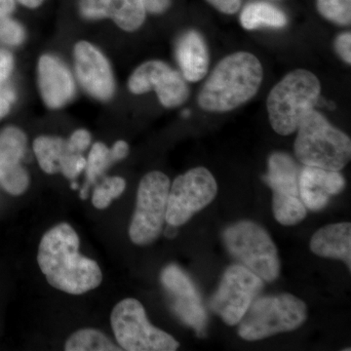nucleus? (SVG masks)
I'll list each match as a JSON object with an SVG mask.
<instances>
[{
	"mask_svg": "<svg viewBox=\"0 0 351 351\" xmlns=\"http://www.w3.org/2000/svg\"><path fill=\"white\" fill-rule=\"evenodd\" d=\"M78 250L80 237L68 223L53 226L39 243V269L52 287L69 295L85 294L103 281L98 263Z\"/></svg>",
	"mask_w": 351,
	"mask_h": 351,
	"instance_id": "obj_1",
	"label": "nucleus"
},
{
	"mask_svg": "<svg viewBox=\"0 0 351 351\" xmlns=\"http://www.w3.org/2000/svg\"><path fill=\"white\" fill-rule=\"evenodd\" d=\"M287 16L280 9L267 2H253L240 14V23L247 31L261 27L280 29L287 25Z\"/></svg>",
	"mask_w": 351,
	"mask_h": 351,
	"instance_id": "obj_21",
	"label": "nucleus"
},
{
	"mask_svg": "<svg viewBox=\"0 0 351 351\" xmlns=\"http://www.w3.org/2000/svg\"><path fill=\"white\" fill-rule=\"evenodd\" d=\"M66 351H119L110 339L96 329H82L73 332L64 345Z\"/></svg>",
	"mask_w": 351,
	"mask_h": 351,
	"instance_id": "obj_23",
	"label": "nucleus"
},
{
	"mask_svg": "<svg viewBox=\"0 0 351 351\" xmlns=\"http://www.w3.org/2000/svg\"><path fill=\"white\" fill-rule=\"evenodd\" d=\"M170 180L160 171H152L141 180L129 237L134 244L145 246L156 241L163 230L167 212Z\"/></svg>",
	"mask_w": 351,
	"mask_h": 351,
	"instance_id": "obj_8",
	"label": "nucleus"
},
{
	"mask_svg": "<svg viewBox=\"0 0 351 351\" xmlns=\"http://www.w3.org/2000/svg\"><path fill=\"white\" fill-rule=\"evenodd\" d=\"M147 12L143 0H112L110 19L122 31L133 32L144 25Z\"/></svg>",
	"mask_w": 351,
	"mask_h": 351,
	"instance_id": "obj_22",
	"label": "nucleus"
},
{
	"mask_svg": "<svg viewBox=\"0 0 351 351\" xmlns=\"http://www.w3.org/2000/svg\"><path fill=\"white\" fill-rule=\"evenodd\" d=\"M335 49L346 64H351V34L350 32L339 34L335 40Z\"/></svg>",
	"mask_w": 351,
	"mask_h": 351,
	"instance_id": "obj_31",
	"label": "nucleus"
},
{
	"mask_svg": "<svg viewBox=\"0 0 351 351\" xmlns=\"http://www.w3.org/2000/svg\"><path fill=\"white\" fill-rule=\"evenodd\" d=\"M214 8L226 15H233L239 12L242 0H206Z\"/></svg>",
	"mask_w": 351,
	"mask_h": 351,
	"instance_id": "obj_32",
	"label": "nucleus"
},
{
	"mask_svg": "<svg viewBox=\"0 0 351 351\" xmlns=\"http://www.w3.org/2000/svg\"><path fill=\"white\" fill-rule=\"evenodd\" d=\"M112 0H80L78 11L83 19L100 21L110 18Z\"/></svg>",
	"mask_w": 351,
	"mask_h": 351,
	"instance_id": "obj_28",
	"label": "nucleus"
},
{
	"mask_svg": "<svg viewBox=\"0 0 351 351\" xmlns=\"http://www.w3.org/2000/svg\"><path fill=\"white\" fill-rule=\"evenodd\" d=\"M189 114H191V112H189V110H184V112H182V117H189Z\"/></svg>",
	"mask_w": 351,
	"mask_h": 351,
	"instance_id": "obj_40",
	"label": "nucleus"
},
{
	"mask_svg": "<svg viewBox=\"0 0 351 351\" xmlns=\"http://www.w3.org/2000/svg\"><path fill=\"white\" fill-rule=\"evenodd\" d=\"M14 69L12 54L8 51L0 50V84L8 80Z\"/></svg>",
	"mask_w": 351,
	"mask_h": 351,
	"instance_id": "obj_33",
	"label": "nucleus"
},
{
	"mask_svg": "<svg viewBox=\"0 0 351 351\" xmlns=\"http://www.w3.org/2000/svg\"><path fill=\"white\" fill-rule=\"evenodd\" d=\"M126 189V181L123 178L115 176L108 177L95 189L92 203L96 209H107L115 198H119Z\"/></svg>",
	"mask_w": 351,
	"mask_h": 351,
	"instance_id": "obj_26",
	"label": "nucleus"
},
{
	"mask_svg": "<svg viewBox=\"0 0 351 351\" xmlns=\"http://www.w3.org/2000/svg\"><path fill=\"white\" fill-rule=\"evenodd\" d=\"M19 2L21 5L27 7L29 9H36L43 5L45 0H15Z\"/></svg>",
	"mask_w": 351,
	"mask_h": 351,
	"instance_id": "obj_38",
	"label": "nucleus"
},
{
	"mask_svg": "<svg viewBox=\"0 0 351 351\" xmlns=\"http://www.w3.org/2000/svg\"><path fill=\"white\" fill-rule=\"evenodd\" d=\"M175 53L184 80L198 82L207 75L209 53L199 32L193 29L184 32L176 43Z\"/></svg>",
	"mask_w": 351,
	"mask_h": 351,
	"instance_id": "obj_17",
	"label": "nucleus"
},
{
	"mask_svg": "<svg viewBox=\"0 0 351 351\" xmlns=\"http://www.w3.org/2000/svg\"><path fill=\"white\" fill-rule=\"evenodd\" d=\"M147 12L152 14H163L170 8L171 0H143Z\"/></svg>",
	"mask_w": 351,
	"mask_h": 351,
	"instance_id": "obj_34",
	"label": "nucleus"
},
{
	"mask_svg": "<svg viewBox=\"0 0 351 351\" xmlns=\"http://www.w3.org/2000/svg\"><path fill=\"white\" fill-rule=\"evenodd\" d=\"M160 280L176 315L184 324L193 328L198 337L204 336L206 311L191 279L178 265H169L161 272Z\"/></svg>",
	"mask_w": 351,
	"mask_h": 351,
	"instance_id": "obj_13",
	"label": "nucleus"
},
{
	"mask_svg": "<svg viewBox=\"0 0 351 351\" xmlns=\"http://www.w3.org/2000/svg\"><path fill=\"white\" fill-rule=\"evenodd\" d=\"M272 210L274 218L283 226H294L306 217V207L300 196L274 193Z\"/></svg>",
	"mask_w": 351,
	"mask_h": 351,
	"instance_id": "obj_24",
	"label": "nucleus"
},
{
	"mask_svg": "<svg viewBox=\"0 0 351 351\" xmlns=\"http://www.w3.org/2000/svg\"><path fill=\"white\" fill-rule=\"evenodd\" d=\"M223 240L233 257L261 279L272 282L278 278V252L262 226L253 221H239L226 228Z\"/></svg>",
	"mask_w": 351,
	"mask_h": 351,
	"instance_id": "obj_6",
	"label": "nucleus"
},
{
	"mask_svg": "<svg viewBox=\"0 0 351 351\" xmlns=\"http://www.w3.org/2000/svg\"><path fill=\"white\" fill-rule=\"evenodd\" d=\"M115 339L123 350L174 351L179 343L168 332L152 326L138 300H122L110 314Z\"/></svg>",
	"mask_w": 351,
	"mask_h": 351,
	"instance_id": "obj_7",
	"label": "nucleus"
},
{
	"mask_svg": "<svg viewBox=\"0 0 351 351\" xmlns=\"http://www.w3.org/2000/svg\"><path fill=\"white\" fill-rule=\"evenodd\" d=\"M38 85L44 105L50 110H60L75 97V77L61 59L51 54L39 57Z\"/></svg>",
	"mask_w": 351,
	"mask_h": 351,
	"instance_id": "obj_15",
	"label": "nucleus"
},
{
	"mask_svg": "<svg viewBox=\"0 0 351 351\" xmlns=\"http://www.w3.org/2000/svg\"><path fill=\"white\" fill-rule=\"evenodd\" d=\"M77 188H78V186H77V184H75V182H73V184H71V189H75Z\"/></svg>",
	"mask_w": 351,
	"mask_h": 351,
	"instance_id": "obj_41",
	"label": "nucleus"
},
{
	"mask_svg": "<svg viewBox=\"0 0 351 351\" xmlns=\"http://www.w3.org/2000/svg\"><path fill=\"white\" fill-rule=\"evenodd\" d=\"M345 186V178L339 171L306 166L300 173V197L311 211L326 207L331 196L339 195Z\"/></svg>",
	"mask_w": 351,
	"mask_h": 351,
	"instance_id": "obj_16",
	"label": "nucleus"
},
{
	"mask_svg": "<svg viewBox=\"0 0 351 351\" xmlns=\"http://www.w3.org/2000/svg\"><path fill=\"white\" fill-rule=\"evenodd\" d=\"M263 286L262 279L243 265L228 267L221 278L210 307L226 324H239Z\"/></svg>",
	"mask_w": 351,
	"mask_h": 351,
	"instance_id": "obj_10",
	"label": "nucleus"
},
{
	"mask_svg": "<svg viewBox=\"0 0 351 351\" xmlns=\"http://www.w3.org/2000/svg\"><path fill=\"white\" fill-rule=\"evenodd\" d=\"M306 318V304L295 295L265 297L252 302L240 320L239 335L246 341H258L279 332L294 331Z\"/></svg>",
	"mask_w": 351,
	"mask_h": 351,
	"instance_id": "obj_5",
	"label": "nucleus"
},
{
	"mask_svg": "<svg viewBox=\"0 0 351 351\" xmlns=\"http://www.w3.org/2000/svg\"><path fill=\"white\" fill-rule=\"evenodd\" d=\"M269 171L263 177L274 193H281L293 196H300V170L298 164L292 157L283 152H274L269 156Z\"/></svg>",
	"mask_w": 351,
	"mask_h": 351,
	"instance_id": "obj_19",
	"label": "nucleus"
},
{
	"mask_svg": "<svg viewBox=\"0 0 351 351\" xmlns=\"http://www.w3.org/2000/svg\"><path fill=\"white\" fill-rule=\"evenodd\" d=\"M128 154L129 145L125 141H117V142L112 145V149H110V156H112L113 163L123 160V159H125L127 156H128Z\"/></svg>",
	"mask_w": 351,
	"mask_h": 351,
	"instance_id": "obj_35",
	"label": "nucleus"
},
{
	"mask_svg": "<svg viewBox=\"0 0 351 351\" xmlns=\"http://www.w3.org/2000/svg\"><path fill=\"white\" fill-rule=\"evenodd\" d=\"M27 143V136L18 127L0 132V186L13 196L22 195L29 186V173L21 164Z\"/></svg>",
	"mask_w": 351,
	"mask_h": 351,
	"instance_id": "obj_14",
	"label": "nucleus"
},
{
	"mask_svg": "<svg viewBox=\"0 0 351 351\" xmlns=\"http://www.w3.org/2000/svg\"><path fill=\"white\" fill-rule=\"evenodd\" d=\"M112 163L110 149H108L107 145L101 142L95 143L86 159L85 170H86L87 182L82 189H80V195L82 199H86L90 184H93L98 179L99 176L103 174Z\"/></svg>",
	"mask_w": 351,
	"mask_h": 351,
	"instance_id": "obj_25",
	"label": "nucleus"
},
{
	"mask_svg": "<svg viewBox=\"0 0 351 351\" xmlns=\"http://www.w3.org/2000/svg\"><path fill=\"white\" fill-rule=\"evenodd\" d=\"M76 77L83 89L95 100L108 101L115 93V80L108 58L99 48L86 40L73 47Z\"/></svg>",
	"mask_w": 351,
	"mask_h": 351,
	"instance_id": "obj_12",
	"label": "nucleus"
},
{
	"mask_svg": "<svg viewBox=\"0 0 351 351\" xmlns=\"http://www.w3.org/2000/svg\"><path fill=\"white\" fill-rule=\"evenodd\" d=\"M320 94L321 83L314 73L302 69L290 71L267 96L272 129L281 136L295 133L302 117L315 107Z\"/></svg>",
	"mask_w": 351,
	"mask_h": 351,
	"instance_id": "obj_4",
	"label": "nucleus"
},
{
	"mask_svg": "<svg viewBox=\"0 0 351 351\" xmlns=\"http://www.w3.org/2000/svg\"><path fill=\"white\" fill-rule=\"evenodd\" d=\"M295 132V154L304 165L341 171L350 162V138L314 108L302 117Z\"/></svg>",
	"mask_w": 351,
	"mask_h": 351,
	"instance_id": "obj_3",
	"label": "nucleus"
},
{
	"mask_svg": "<svg viewBox=\"0 0 351 351\" xmlns=\"http://www.w3.org/2000/svg\"><path fill=\"white\" fill-rule=\"evenodd\" d=\"M91 140L92 136L89 131L86 129H77L66 140V144L69 151L75 154H82L89 147Z\"/></svg>",
	"mask_w": 351,
	"mask_h": 351,
	"instance_id": "obj_30",
	"label": "nucleus"
},
{
	"mask_svg": "<svg viewBox=\"0 0 351 351\" xmlns=\"http://www.w3.org/2000/svg\"><path fill=\"white\" fill-rule=\"evenodd\" d=\"M218 186L205 167H196L176 178L168 195L166 223L181 226L216 197Z\"/></svg>",
	"mask_w": 351,
	"mask_h": 351,
	"instance_id": "obj_9",
	"label": "nucleus"
},
{
	"mask_svg": "<svg viewBox=\"0 0 351 351\" xmlns=\"http://www.w3.org/2000/svg\"><path fill=\"white\" fill-rule=\"evenodd\" d=\"M129 91L144 95L154 90L164 108H174L186 103L189 89L182 73L160 60H151L138 66L129 76Z\"/></svg>",
	"mask_w": 351,
	"mask_h": 351,
	"instance_id": "obj_11",
	"label": "nucleus"
},
{
	"mask_svg": "<svg viewBox=\"0 0 351 351\" xmlns=\"http://www.w3.org/2000/svg\"><path fill=\"white\" fill-rule=\"evenodd\" d=\"M15 0H0V19L10 17L15 11Z\"/></svg>",
	"mask_w": 351,
	"mask_h": 351,
	"instance_id": "obj_37",
	"label": "nucleus"
},
{
	"mask_svg": "<svg viewBox=\"0 0 351 351\" xmlns=\"http://www.w3.org/2000/svg\"><path fill=\"white\" fill-rule=\"evenodd\" d=\"M13 94L9 91L0 89V119L5 117L11 110Z\"/></svg>",
	"mask_w": 351,
	"mask_h": 351,
	"instance_id": "obj_36",
	"label": "nucleus"
},
{
	"mask_svg": "<svg viewBox=\"0 0 351 351\" xmlns=\"http://www.w3.org/2000/svg\"><path fill=\"white\" fill-rule=\"evenodd\" d=\"M25 32L22 25L12 18L0 19V43L9 46H18L24 43Z\"/></svg>",
	"mask_w": 351,
	"mask_h": 351,
	"instance_id": "obj_29",
	"label": "nucleus"
},
{
	"mask_svg": "<svg viewBox=\"0 0 351 351\" xmlns=\"http://www.w3.org/2000/svg\"><path fill=\"white\" fill-rule=\"evenodd\" d=\"M177 226L168 225L167 230H166L165 232L166 237H169V239H173V237L177 235Z\"/></svg>",
	"mask_w": 351,
	"mask_h": 351,
	"instance_id": "obj_39",
	"label": "nucleus"
},
{
	"mask_svg": "<svg viewBox=\"0 0 351 351\" xmlns=\"http://www.w3.org/2000/svg\"><path fill=\"white\" fill-rule=\"evenodd\" d=\"M318 12L324 19L339 25L351 23V0H316Z\"/></svg>",
	"mask_w": 351,
	"mask_h": 351,
	"instance_id": "obj_27",
	"label": "nucleus"
},
{
	"mask_svg": "<svg viewBox=\"0 0 351 351\" xmlns=\"http://www.w3.org/2000/svg\"><path fill=\"white\" fill-rule=\"evenodd\" d=\"M32 147L39 167L49 175L61 173L66 157L75 154L69 151L66 140L56 136H39L34 140Z\"/></svg>",
	"mask_w": 351,
	"mask_h": 351,
	"instance_id": "obj_20",
	"label": "nucleus"
},
{
	"mask_svg": "<svg viewBox=\"0 0 351 351\" xmlns=\"http://www.w3.org/2000/svg\"><path fill=\"white\" fill-rule=\"evenodd\" d=\"M311 250L319 257L343 261L350 270V223H332L318 230L311 240Z\"/></svg>",
	"mask_w": 351,
	"mask_h": 351,
	"instance_id": "obj_18",
	"label": "nucleus"
},
{
	"mask_svg": "<svg viewBox=\"0 0 351 351\" xmlns=\"http://www.w3.org/2000/svg\"><path fill=\"white\" fill-rule=\"evenodd\" d=\"M263 78V66L255 55L233 53L215 66L198 94V106L205 112H232L258 93Z\"/></svg>",
	"mask_w": 351,
	"mask_h": 351,
	"instance_id": "obj_2",
	"label": "nucleus"
}]
</instances>
